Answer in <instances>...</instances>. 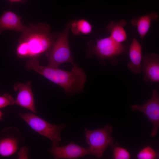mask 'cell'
I'll return each mask as SVG.
<instances>
[{
    "instance_id": "6da1fadb",
    "label": "cell",
    "mask_w": 159,
    "mask_h": 159,
    "mask_svg": "<svg viewBox=\"0 0 159 159\" xmlns=\"http://www.w3.org/2000/svg\"><path fill=\"white\" fill-rule=\"evenodd\" d=\"M22 33L16 50L17 56L22 58H36L44 53L48 55L57 36L51 32L49 25L43 23H30Z\"/></svg>"
},
{
    "instance_id": "7a4b0ae2",
    "label": "cell",
    "mask_w": 159,
    "mask_h": 159,
    "mask_svg": "<svg viewBox=\"0 0 159 159\" xmlns=\"http://www.w3.org/2000/svg\"><path fill=\"white\" fill-rule=\"evenodd\" d=\"M71 71L51 67L48 80L61 87L66 94L71 95L83 91L87 76L77 64H72Z\"/></svg>"
},
{
    "instance_id": "3957f363",
    "label": "cell",
    "mask_w": 159,
    "mask_h": 159,
    "mask_svg": "<svg viewBox=\"0 0 159 159\" xmlns=\"http://www.w3.org/2000/svg\"><path fill=\"white\" fill-rule=\"evenodd\" d=\"M19 115L34 130L49 139L52 148L59 146L62 139L61 133L66 127L65 124H51L33 113L19 112Z\"/></svg>"
},
{
    "instance_id": "277c9868",
    "label": "cell",
    "mask_w": 159,
    "mask_h": 159,
    "mask_svg": "<svg viewBox=\"0 0 159 159\" xmlns=\"http://www.w3.org/2000/svg\"><path fill=\"white\" fill-rule=\"evenodd\" d=\"M71 22H68L63 32L57 36L48 55V67L58 68L60 65L65 62L74 64L68 40Z\"/></svg>"
},
{
    "instance_id": "5b68a950",
    "label": "cell",
    "mask_w": 159,
    "mask_h": 159,
    "mask_svg": "<svg viewBox=\"0 0 159 159\" xmlns=\"http://www.w3.org/2000/svg\"><path fill=\"white\" fill-rule=\"evenodd\" d=\"M112 129L111 124L94 130L85 129V140L89 145L90 155L100 158L107 147L112 145L114 141L111 135Z\"/></svg>"
},
{
    "instance_id": "8992f818",
    "label": "cell",
    "mask_w": 159,
    "mask_h": 159,
    "mask_svg": "<svg viewBox=\"0 0 159 159\" xmlns=\"http://www.w3.org/2000/svg\"><path fill=\"white\" fill-rule=\"evenodd\" d=\"M90 44L92 55L100 59H107L114 62L115 65L118 62L117 56L127 52L125 46L117 42L110 36L97 39L96 43L92 41Z\"/></svg>"
},
{
    "instance_id": "52a82bcc",
    "label": "cell",
    "mask_w": 159,
    "mask_h": 159,
    "mask_svg": "<svg viewBox=\"0 0 159 159\" xmlns=\"http://www.w3.org/2000/svg\"><path fill=\"white\" fill-rule=\"evenodd\" d=\"M130 108L133 111L142 112L149 119L153 125L150 136L155 137L159 127V96L156 90H153L151 98L146 102L141 105L134 104Z\"/></svg>"
},
{
    "instance_id": "ba28073f",
    "label": "cell",
    "mask_w": 159,
    "mask_h": 159,
    "mask_svg": "<svg viewBox=\"0 0 159 159\" xmlns=\"http://www.w3.org/2000/svg\"><path fill=\"white\" fill-rule=\"evenodd\" d=\"M6 129V135L0 138V155L4 157L11 156L17 151L21 138L20 131L16 127Z\"/></svg>"
},
{
    "instance_id": "9c48e42d",
    "label": "cell",
    "mask_w": 159,
    "mask_h": 159,
    "mask_svg": "<svg viewBox=\"0 0 159 159\" xmlns=\"http://www.w3.org/2000/svg\"><path fill=\"white\" fill-rule=\"evenodd\" d=\"M143 80L151 83L159 82V56L146 53L143 56L141 66Z\"/></svg>"
},
{
    "instance_id": "30bf717a",
    "label": "cell",
    "mask_w": 159,
    "mask_h": 159,
    "mask_svg": "<svg viewBox=\"0 0 159 159\" xmlns=\"http://www.w3.org/2000/svg\"><path fill=\"white\" fill-rule=\"evenodd\" d=\"M51 153L55 159H76L90 155L88 148L82 147L72 141L68 145L52 148Z\"/></svg>"
},
{
    "instance_id": "8fae6325",
    "label": "cell",
    "mask_w": 159,
    "mask_h": 159,
    "mask_svg": "<svg viewBox=\"0 0 159 159\" xmlns=\"http://www.w3.org/2000/svg\"><path fill=\"white\" fill-rule=\"evenodd\" d=\"M31 82L29 81L25 83H17L14 85V90L16 91L18 90L14 104L35 113L37 110L31 89Z\"/></svg>"
},
{
    "instance_id": "7c38bea8",
    "label": "cell",
    "mask_w": 159,
    "mask_h": 159,
    "mask_svg": "<svg viewBox=\"0 0 159 159\" xmlns=\"http://www.w3.org/2000/svg\"><path fill=\"white\" fill-rule=\"evenodd\" d=\"M129 54L130 61L128 64L127 67L134 74L140 73L143 57L142 47L135 37L130 45Z\"/></svg>"
},
{
    "instance_id": "4fadbf2b",
    "label": "cell",
    "mask_w": 159,
    "mask_h": 159,
    "mask_svg": "<svg viewBox=\"0 0 159 159\" xmlns=\"http://www.w3.org/2000/svg\"><path fill=\"white\" fill-rule=\"evenodd\" d=\"M21 19L20 16L11 11H5L0 17V35L5 30L23 32L26 26L22 23Z\"/></svg>"
},
{
    "instance_id": "5bb4252c",
    "label": "cell",
    "mask_w": 159,
    "mask_h": 159,
    "mask_svg": "<svg viewBox=\"0 0 159 159\" xmlns=\"http://www.w3.org/2000/svg\"><path fill=\"white\" fill-rule=\"evenodd\" d=\"M158 16L154 11L138 17L133 18L131 23L132 25L136 27L138 32L142 40L148 32L152 21L158 20Z\"/></svg>"
},
{
    "instance_id": "9a60e30c",
    "label": "cell",
    "mask_w": 159,
    "mask_h": 159,
    "mask_svg": "<svg viewBox=\"0 0 159 159\" xmlns=\"http://www.w3.org/2000/svg\"><path fill=\"white\" fill-rule=\"evenodd\" d=\"M126 23L124 19H121L118 22L111 21L106 27L110 32V36L118 43H122L127 39V34L124 28Z\"/></svg>"
},
{
    "instance_id": "2e32d148",
    "label": "cell",
    "mask_w": 159,
    "mask_h": 159,
    "mask_svg": "<svg viewBox=\"0 0 159 159\" xmlns=\"http://www.w3.org/2000/svg\"><path fill=\"white\" fill-rule=\"evenodd\" d=\"M71 22L70 28L72 33L75 35H78L80 34H87L92 31V25L86 19H82L73 20Z\"/></svg>"
},
{
    "instance_id": "e0dca14e",
    "label": "cell",
    "mask_w": 159,
    "mask_h": 159,
    "mask_svg": "<svg viewBox=\"0 0 159 159\" xmlns=\"http://www.w3.org/2000/svg\"><path fill=\"white\" fill-rule=\"evenodd\" d=\"M159 155L155 151L149 146H146L140 150L137 155L138 159H155Z\"/></svg>"
},
{
    "instance_id": "ac0fdd59",
    "label": "cell",
    "mask_w": 159,
    "mask_h": 159,
    "mask_svg": "<svg viewBox=\"0 0 159 159\" xmlns=\"http://www.w3.org/2000/svg\"><path fill=\"white\" fill-rule=\"evenodd\" d=\"M131 155L125 148L119 146H114L113 149V158L114 159H129Z\"/></svg>"
},
{
    "instance_id": "d6986e66",
    "label": "cell",
    "mask_w": 159,
    "mask_h": 159,
    "mask_svg": "<svg viewBox=\"0 0 159 159\" xmlns=\"http://www.w3.org/2000/svg\"><path fill=\"white\" fill-rule=\"evenodd\" d=\"M15 100L11 95L4 93L0 95V109L14 104Z\"/></svg>"
},
{
    "instance_id": "ffe728a7",
    "label": "cell",
    "mask_w": 159,
    "mask_h": 159,
    "mask_svg": "<svg viewBox=\"0 0 159 159\" xmlns=\"http://www.w3.org/2000/svg\"><path fill=\"white\" fill-rule=\"evenodd\" d=\"M28 151L29 148L25 146L22 147L19 152V158H28Z\"/></svg>"
},
{
    "instance_id": "44dd1931",
    "label": "cell",
    "mask_w": 159,
    "mask_h": 159,
    "mask_svg": "<svg viewBox=\"0 0 159 159\" xmlns=\"http://www.w3.org/2000/svg\"><path fill=\"white\" fill-rule=\"evenodd\" d=\"M4 115V113L0 110V122L3 120Z\"/></svg>"
},
{
    "instance_id": "7402d4cb",
    "label": "cell",
    "mask_w": 159,
    "mask_h": 159,
    "mask_svg": "<svg viewBox=\"0 0 159 159\" xmlns=\"http://www.w3.org/2000/svg\"><path fill=\"white\" fill-rule=\"evenodd\" d=\"M11 2H16L20 1L21 0H9Z\"/></svg>"
}]
</instances>
